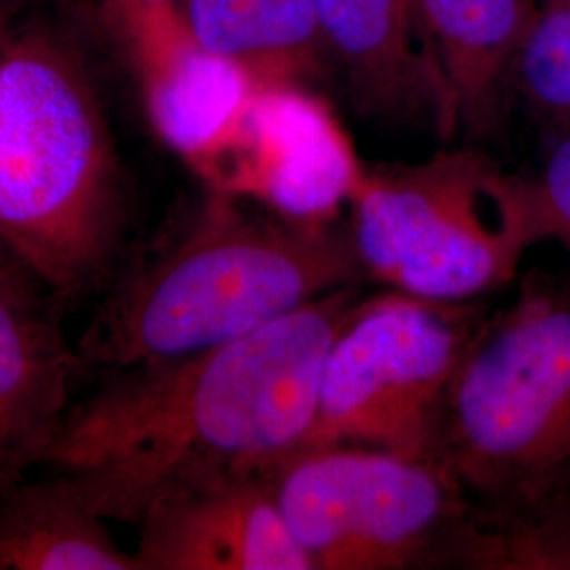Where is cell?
I'll list each match as a JSON object with an SVG mask.
<instances>
[{
  "label": "cell",
  "mask_w": 570,
  "mask_h": 570,
  "mask_svg": "<svg viewBox=\"0 0 570 570\" xmlns=\"http://www.w3.org/2000/svg\"><path fill=\"white\" fill-rule=\"evenodd\" d=\"M364 298L348 285L195 357L122 372L68 410L42 465L122 522L174 490L263 475L305 444L327 348Z\"/></svg>",
  "instance_id": "obj_1"
},
{
  "label": "cell",
  "mask_w": 570,
  "mask_h": 570,
  "mask_svg": "<svg viewBox=\"0 0 570 570\" xmlns=\"http://www.w3.org/2000/svg\"><path fill=\"white\" fill-rule=\"evenodd\" d=\"M364 277L346 218L292 220L207 188L106 298L79 357L121 374L176 364Z\"/></svg>",
  "instance_id": "obj_2"
},
{
  "label": "cell",
  "mask_w": 570,
  "mask_h": 570,
  "mask_svg": "<svg viewBox=\"0 0 570 570\" xmlns=\"http://www.w3.org/2000/svg\"><path fill=\"white\" fill-rule=\"evenodd\" d=\"M433 461L499 530L570 534V282L532 273L482 317L450 383Z\"/></svg>",
  "instance_id": "obj_3"
},
{
  "label": "cell",
  "mask_w": 570,
  "mask_h": 570,
  "mask_svg": "<svg viewBox=\"0 0 570 570\" xmlns=\"http://www.w3.org/2000/svg\"><path fill=\"white\" fill-rule=\"evenodd\" d=\"M121 171L96 89L66 42L21 30L0 47V242L70 298L121 239Z\"/></svg>",
  "instance_id": "obj_4"
},
{
  "label": "cell",
  "mask_w": 570,
  "mask_h": 570,
  "mask_svg": "<svg viewBox=\"0 0 570 570\" xmlns=\"http://www.w3.org/2000/svg\"><path fill=\"white\" fill-rule=\"evenodd\" d=\"M346 207L366 277L433 303H478L510 285L527 252L546 244L529 178L475 148L364 165Z\"/></svg>",
  "instance_id": "obj_5"
},
{
  "label": "cell",
  "mask_w": 570,
  "mask_h": 570,
  "mask_svg": "<svg viewBox=\"0 0 570 570\" xmlns=\"http://www.w3.org/2000/svg\"><path fill=\"white\" fill-rule=\"evenodd\" d=\"M263 475L311 570L446 567L468 518L446 469L387 450L306 446Z\"/></svg>",
  "instance_id": "obj_6"
},
{
  "label": "cell",
  "mask_w": 570,
  "mask_h": 570,
  "mask_svg": "<svg viewBox=\"0 0 570 570\" xmlns=\"http://www.w3.org/2000/svg\"><path fill=\"white\" fill-rule=\"evenodd\" d=\"M484 315L480 301L366 296L327 348L301 449L355 444L433 461L450 383Z\"/></svg>",
  "instance_id": "obj_7"
},
{
  "label": "cell",
  "mask_w": 570,
  "mask_h": 570,
  "mask_svg": "<svg viewBox=\"0 0 570 570\" xmlns=\"http://www.w3.org/2000/svg\"><path fill=\"white\" fill-rule=\"evenodd\" d=\"M362 167L343 125L306 85H261L199 176L285 218L324 223L341 218Z\"/></svg>",
  "instance_id": "obj_8"
},
{
  "label": "cell",
  "mask_w": 570,
  "mask_h": 570,
  "mask_svg": "<svg viewBox=\"0 0 570 570\" xmlns=\"http://www.w3.org/2000/svg\"><path fill=\"white\" fill-rule=\"evenodd\" d=\"M102 2L136 70L150 125L199 174L228 142L263 82L244 63L197 41L180 4Z\"/></svg>",
  "instance_id": "obj_9"
},
{
  "label": "cell",
  "mask_w": 570,
  "mask_h": 570,
  "mask_svg": "<svg viewBox=\"0 0 570 570\" xmlns=\"http://www.w3.org/2000/svg\"><path fill=\"white\" fill-rule=\"evenodd\" d=\"M327 58L355 108L387 122L461 131L459 104L429 39L419 0H313Z\"/></svg>",
  "instance_id": "obj_10"
},
{
  "label": "cell",
  "mask_w": 570,
  "mask_h": 570,
  "mask_svg": "<svg viewBox=\"0 0 570 570\" xmlns=\"http://www.w3.org/2000/svg\"><path fill=\"white\" fill-rule=\"evenodd\" d=\"M138 522L136 570H311L261 473L174 490Z\"/></svg>",
  "instance_id": "obj_11"
},
{
  "label": "cell",
  "mask_w": 570,
  "mask_h": 570,
  "mask_svg": "<svg viewBox=\"0 0 570 570\" xmlns=\"http://www.w3.org/2000/svg\"><path fill=\"white\" fill-rule=\"evenodd\" d=\"M79 364L37 292L0 289V487L45 463Z\"/></svg>",
  "instance_id": "obj_12"
},
{
  "label": "cell",
  "mask_w": 570,
  "mask_h": 570,
  "mask_svg": "<svg viewBox=\"0 0 570 570\" xmlns=\"http://www.w3.org/2000/svg\"><path fill=\"white\" fill-rule=\"evenodd\" d=\"M419 9L459 104L461 131L489 134L537 13L529 0H419Z\"/></svg>",
  "instance_id": "obj_13"
},
{
  "label": "cell",
  "mask_w": 570,
  "mask_h": 570,
  "mask_svg": "<svg viewBox=\"0 0 570 570\" xmlns=\"http://www.w3.org/2000/svg\"><path fill=\"white\" fill-rule=\"evenodd\" d=\"M0 570H136L79 487L16 480L0 487Z\"/></svg>",
  "instance_id": "obj_14"
},
{
  "label": "cell",
  "mask_w": 570,
  "mask_h": 570,
  "mask_svg": "<svg viewBox=\"0 0 570 570\" xmlns=\"http://www.w3.org/2000/svg\"><path fill=\"white\" fill-rule=\"evenodd\" d=\"M180 9L197 41L263 85H306L330 60L313 0H183Z\"/></svg>",
  "instance_id": "obj_15"
},
{
  "label": "cell",
  "mask_w": 570,
  "mask_h": 570,
  "mask_svg": "<svg viewBox=\"0 0 570 570\" xmlns=\"http://www.w3.org/2000/svg\"><path fill=\"white\" fill-rule=\"evenodd\" d=\"M513 79L537 115L570 131V2L543 4L513 63Z\"/></svg>",
  "instance_id": "obj_16"
},
{
  "label": "cell",
  "mask_w": 570,
  "mask_h": 570,
  "mask_svg": "<svg viewBox=\"0 0 570 570\" xmlns=\"http://www.w3.org/2000/svg\"><path fill=\"white\" fill-rule=\"evenodd\" d=\"M529 186L543 242H556L570 252V131L553 144Z\"/></svg>",
  "instance_id": "obj_17"
},
{
  "label": "cell",
  "mask_w": 570,
  "mask_h": 570,
  "mask_svg": "<svg viewBox=\"0 0 570 570\" xmlns=\"http://www.w3.org/2000/svg\"><path fill=\"white\" fill-rule=\"evenodd\" d=\"M35 284H39V279L0 242V289L28 294L35 292Z\"/></svg>",
  "instance_id": "obj_18"
},
{
  "label": "cell",
  "mask_w": 570,
  "mask_h": 570,
  "mask_svg": "<svg viewBox=\"0 0 570 570\" xmlns=\"http://www.w3.org/2000/svg\"><path fill=\"white\" fill-rule=\"evenodd\" d=\"M11 9H13V4L0 9V47L4 45L7 37L11 35Z\"/></svg>",
  "instance_id": "obj_19"
},
{
  "label": "cell",
  "mask_w": 570,
  "mask_h": 570,
  "mask_svg": "<svg viewBox=\"0 0 570 570\" xmlns=\"http://www.w3.org/2000/svg\"><path fill=\"white\" fill-rule=\"evenodd\" d=\"M570 0H546V4H569Z\"/></svg>",
  "instance_id": "obj_20"
},
{
  "label": "cell",
  "mask_w": 570,
  "mask_h": 570,
  "mask_svg": "<svg viewBox=\"0 0 570 570\" xmlns=\"http://www.w3.org/2000/svg\"><path fill=\"white\" fill-rule=\"evenodd\" d=\"M144 2H174V4H180V0H144Z\"/></svg>",
  "instance_id": "obj_21"
},
{
  "label": "cell",
  "mask_w": 570,
  "mask_h": 570,
  "mask_svg": "<svg viewBox=\"0 0 570 570\" xmlns=\"http://www.w3.org/2000/svg\"><path fill=\"white\" fill-rule=\"evenodd\" d=\"M11 4H13V0H0V9L2 7H11Z\"/></svg>",
  "instance_id": "obj_22"
}]
</instances>
